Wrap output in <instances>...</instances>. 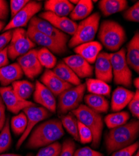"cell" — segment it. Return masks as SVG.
I'll list each match as a JSON object with an SVG mask.
<instances>
[{"instance_id":"cell-1","label":"cell","mask_w":139,"mask_h":156,"mask_svg":"<svg viewBox=\"0 0 139 156\" xmlns=\"http://www.w3.org/2000/svg\"><path fill=\"white\" fill-rule=\"evenodd\" d=\"M64 134V129L60 120L50 119L41 123L32 132L26 147L36 149L45 147L56 142Z\"/></svg>"},{"instance_id":"cell-37","label":"cell","mask_w":139,"mask_h":156,"mask_svg":"<svg viewBox=\"0 0 139 156\" xmlns=\"http://www.w3.org/2000/svg\"><path fill=\"white\" fill-rule=\"evenodd\" d=\"M78 134L79 141L82 144H87L92 142V134L90 129L81 122H78Z\"/></svg>"},{"instance_id":"cell-31","label":"cell","mask_w":139,"mask_h":156,"mask_svg":"<svg viewBox=\"0 0 139 156\" xmlns=\"http://www.w3.org/2000/svg\"><path fill=\"white\" fill-rule=\"evenodd\" d=\"M129 119V113L122 111L107 115L105 118L104 121L107 127L111 129L126 124Z\"/></svg>"},{"instance_id":"cell-13","label":"cell","mask_w":139,"mask_h":156,"mask_svg":"<svg viewBox=\"0 0 139 156\" xmlns=\"http://www.w3.org/2000/svg\"><path fill=\"white\" fill-rule=\"evenodd\" d=\"M37 49H32L17 59L23 73L32 80L42 73L43 68L37 59Z\"/></svg>"},{"instance_id":"cell-54","label":"cell","mask_w":139,"mask_h":156,"mask_svg":"<svg viewBox=\"0 0 139 156\" xmlns=\"http://www.w3.org/2000/svg\"><path fill=\"white\" fill-rule=\"evenodd\" d=\"M26 156H33V154H28Z\"/></svg>"},{"instance_id":"cell-32","label":"cell","mask_w":139,"mask_h":156,"mask_svg":"<svg viewBox=\"0 0 139 156\" xmlns=\"http://www.w3.org/2000/svg\"><path fill=\"white\" fill-rule=\"evenodd\" d=\"M37 57L43 67L47 69L54 68L57 64V59L48 49L42 48L37 51Z\"/></svg>"},{"instance_id":"cell-45","label":"cell","mask_w":139,"mask_h":156,"mask_svg":"<svg viewBox=\"0 0 139 156\" xmlns=\"http://www.w3.org/2000/svg\"><path fill=\"white\" fill-rule=\"evenodd\" d=\"M6 114H5V106L3 100L0 96V132L3 129L6 122Z\"/></svg>"},{"instance_id":"cell-46","label":"cell","mask_w":139,"mask_h":156,"mask_svg":"<svg viewBox=\"0 0 139 156\" xmlns=\"http://www.w3.org/2000/svg\"><path fill=\"white\" fill-rule=\"evenodd\" d=\"M9 64V59L8 56V49L7 47L0 52V68L7 66Z\"/></svg>"},{"instance_id":"cell-43","label":"cell","mask_w":139,"mask_h":156,"mask_svg":"<svg viewBox=\"0 0 139 156\" xmlns=\"http://www.w3.org/2000/svg\"><path fill=\"white\" fill-rule=\"evenodd\" d=\"M73 156H103V154L89 147H84L74 152Z\"/></svg>"},{"instance_id":"cell-30","label":"cell","mask_w":139,"mask_h":156,"mask_svg":"<svg viewBox=\"0 0 139 156\" xmlns=\"http://www.w3.org/2000/svg\"><path fill=\"white\" fill-rule=\"evenodd\" d=\"M11 87L15 93L24 100L29 99L34 90V85L26 80L16 81L12 83Z\"/></svg>"},{"instance_id":"cell-3","label":"cell","mask_w":139,"mask_h":156,"mask_svg":"<svg viewBox=\"0 0 139 156\" xmlns=\"http://www.w3.org/2000/svg\"><path fill=\"white\" fill-rule=\"evenodd\" d=\"M98 38L106 49L111 51L119 50L126 40V33L122 26L116 21H104L100 24Z\"/></svg>"},{"instance_id":"cell-50","label":"cell","mask_w":139,"mask_h":156,"mask_svg":"<svg viewBox=\"0 0 139 156\" xmlns=\"http://www.w3.org/2000/svg\"><path fill=\"white\" fill-rule=\"evenodd\" d=\"M6 5H8L6 1H4V0H0V6H3Z\"/></svg>"},{"instance_id":"cell-20","label":"cell","mask_w":139,"mask_h":156,"mask_svg":"<svg viewBox=\"0 0 139 156\" xmlns=\"http://www.w3.org/2000/svg\"><path fill=\"white\" fill-rule=\"evenodd\" d=\"M134 94V92L123 87L116 88L112 96V110L114 112H118L125 108L129 105Z\"/></svg>"},{"instance_id":"cell-19","label":"cell","mask_w":139,"mask_h":156,"mask_svg":"<svg viewBox=\"0 0 139 156\" xmlns=\"http://www.w3.org/2000/svg\"><path fill=\"white\" fill-rule=\"evenodd\" d=\"M40 81L55 96H59L63 91L72 87V85L61 80L50 69H46L44 71Z\"/></svg>"},{"instance_id":"cell-35","label":"cell","mask_w":139,"mask_h":156,"mask_svg":"<svg viewBox=\"0 0 139 156\" xmlns=\"http://www.w3.org/2000/svg\"><path fill=\"white\" fill-rule=\"evenodd\" d=\"M11 135L9 127V119H6L5 126L0 132V154L8 150L11 144Z\"/></svg>"},{"instance_id":"cell-36","label":"cell","mask_w":139,"mask_h":156,"mask_svg":"<svg viewBox=\"0 0 139 156\" xmlns=\"http://www.w3.org/2000/svg\"><path fill=\"white\" fill-rule=\"evenodd\" d=\"M62 145L58 142H55L41 148L36 156H59Z\"/></svg>"},{"instance_id":"cell-49","label":"cell","mask_w":139,"mask_h":156,"mask_svg":"<svg viewBox=\"0 0 139 156\" xmlns=\"http://www.w3.org/2000/svg\"><path fill=\"white\" fill-rule=\"evenodd\" d=\"M0 156H21V155L15 154H0Z\"/></svg>"},{"instance_id":"cell-17","label":"cell","mask_w":139,"mask_h":156,"mask_svg":"<svg viewBox=\"0 0 139 156\" xmlns=\"http://www.w3.org/2000/svg\"><path fill=\"white\" fill-rule=\"evenodd\" d=\"M68 66L79 78L92 77L94 68L87 61L78 55L69 56L63 59Z\"/></svg>"},{"instance_id":"cell-28","label":"cell","mask_w":139,"mask_h":156,"mask_svg":"<svg viewBox=\"0 0 139 156\" xmlns=\"http://www.w3.org/2000/svg\"><path fill=\"white\" fill-rule=\"evenodd\" d=\"M84 101L87 106L99 114L107 112L109 110V102L104 96L90 94L85 96Z\"/></svg>"},{"instance_id":"cell-23","label":"cell","mask_w":139,"mask_h":156,"mask_svg":"<svg viewBox=\"0 0 139 156\" xmlns=\"http://www.w3.org/2000/svg\"><path fill=\"white\" fill-rule=\"evenodd\" d=\"M126 61L129 66L137 73L139 72V33L137 31L127 44Z\"/></svg>"},{"instance_id":"cell-24","label":"cell","mask_w":139,"mask_h":156,"mask_svg":"<svg viewBox=\"0 0 139 156\" xmlns=\"http://www.w3.org/2000/svg\"><path fill=\"white\" fill-rule=\"evenodd\" d=\"M74 7L73 4L68 0H47L44 3V9L46 11L62 17L69 15Z\"/></svg>"},{"instance_id":"cell-25","label":"cell","mask_w":139,"mask_h":156,"mask_svg":"<svg viewBox=\"0 0 139 156\" xmlns=\"http://www.w3.org/2000/svg\"><path fill=\"white\" fill-rule=\"evenodd\" d=\"M53 72L61 80L71 85L76 86L81 84L80 78L63 61H61L56 64V66L53 68Z\"/></svg>"},{"instance_id":"cell-18","label":"cell","mask_w":139,"mask_h":156,"mask_svg":"<svg viewBox=\"0 0 139 156\" xmlns=\"http://www.w3.org/2000/svg\"><path fill=\"white\" fill-rule=\"evenodd\" d=\"M95 62V74L97 79L106 83H110L113 78V74L109 53L101 52Z\"/></svg>"},{"instance_id":"cell-4","label":"cell","mask_w":139,"mask_h":156,"mask_svg":"<svg viewBox=\"0 0 139 156\" xmlns=\"http://www.w3.org/2000/svg\"><path fill=\"white\" fill-rule=\"evenodd\" d=\"M72 113L78 121L90 129L92 134V146L94 147H98L104 127L101 115L84 105H81L77 109L73 110Z\"/></svg>"},{"instance_id":"cell-9","label":"cell","mask_w":139,"mask_h":156,"mask_svg":"<svg viewBox=\"0 0 139 156\" xmlns=\"http://www.w3.org/2000/svg\"><path fill=\"white\" fill-rule=\"evenodd\" d=\"M42 6L43 5L41 2L30 1L19 12L12 18L8 24L4 28V32L12 30V29L26 27L34 15L41 9Z\"/></svg>"},{"instance_id":"cell-40","label":"cell","mask_w":139,"mask_h":156,"mask_svg":"<svg viewBox=\"0 0 139 156\" xmlns=\"http://www.w3.org/2000/svg\"><path fill=\"white\" fill-rule=\"evenodd\" d=\"M75 149V145L74 142L71 139H66L62 145L59 156H73Z\"/></svg>"},{"instance_id":"cell-12","label":"cell","mask_w":139,"mask_h":156,"mask_svg":"<svg viewBox=\"0 0 139 156\" xmlns=\"http://www.w3.org/2000/svg\"><path fill=\"white\" fill-rule=\"evenodd\" d=\"M26 33L30 40L34 44L48 49L51 53L62 55L67 51V46L62 45L53 38L43 34L31 25H29Z\"/></svg>"},{"instance_id":"cell-27","label":"cell","mask_w":139,"mask_h":156,"mask_svg":"<svg viewBox=\"0 0 139 156\" xmlns=\"http://www.w3.org/2000/svg\"><path fill=\"white\" fill-rule=\"evenodd\" d=\"M94 5L91 0H81L74 7L70 13V17L72 21L84 20L89 17L93 10Z\"/></svg>"},{"instance_id":"cell-2","label":"cell","mask_w":139,"mask_h":156,"mask_svg":"<svg viewBox=\"0 0 139 156\" xmlns=\"http://www.w3.org/2000/svg\"><path fill=\"white\" fill-rule=\"evenodd\" d=\"M138 133L139 122L137 120H132L122 126L111 129L105 139L107 151L111 153L132 144Z\"/></svg>"},{"instance_id":"cell-7","label":"cell","mask_w":139,"mask_h":156,"mask_svg":"<svg viewBox=\"0 0 139 156\" xmlns=\"http://www.w3.org/2000/svg\"><path fill=\"white\" fill-rule=\"evenodd\" d=\"M85 84H81L66 89L58 96L57 109L60 114H65L68 112L77 109L82 101Z\"/></svg>"},{"instance_id":"cell-53","label":"cell","mask_w":139,"mask_h":156,"mask_svg":"<svg viewBox=\"0 0 139 156\" xmlns=\"http://www.w3.org/2000/svg\"><path fill=\"white\" fill-rule=\"evenodd\" d=\"M133 156H139V152H138V151H137V152H136V154L134 155Z\"/></svg>"},{"instance_id":"cell-34","label":"cell","mask_w":139,"mask_h":156,"mask_svg":"<svg viewBox=\"0 0 139 156\" xmlns=\"http://www.w3.org/2000/svg\"><path fill=\"white\" fill-rule=\"evenodd\" d=\"M28 124L27 117L23 112L15 115L11 121V129L14 134L19 136L22 135L26 129Z\"/></svg>"},{"instance_id":"cell-21","label":"cell","mask_w":139,"mask_h":156,"mask_svg":"<svg viewBox=\"0 0 139 156\" xmlns=\"http://www.w3.org/2000/svg\"><path fill=\"white\" fill-rule=\"evenodd\" d=\"M103 49V45L97 41H91L80 44L74 48L76 55L82 57L89 64L95 62Z\"/></svg>"},{"instance_id":"cell-16","label":"cell","mask_w":139,"mask_h":156,"mask_svg":"<svg viewBox=\"0 0 139 156\" xmlns=\"http://www.w3.org/2000/svg\"><path fill=\"white\" fill-rule=\"evenodd\" d=\"M39 17L48 21L62 32L72 36L74 35L78 27V24L72 20L67 17L57 16L49 11L41 12Z\"/></svg>"},{"instance_id":"cell-6","label":"cell","mask_w":139,"mask_h":156,"mask_svg":"<svg viewBox=\"0 0 139 156\" xmlns=\"http://www.w3.org/2000/svg\"><path fill=\"white\" fill-rule=\"evenodd\" d=\"M125 49L122 48L113 53H109L114 83L125 87H131L132 73L125 58Z\"/></svg>"},{"instance_id":"cell-10","label":"cell","mask_w":139,"mask_h":156,"mask_svg":"<svg viewBox=\"0 0 139 156\" xmlns=\"http://www.w3.org/2000/svg\"><path fill=\"white\" fill-rule=\"evenodd\" d=\"M23 112L26 114L28 120L27 127L24 133L19 139L16 147L19 149L23 143L26 140L31 132L33 131L34 126L40 122L44 120L50 116V112L43 107H39L36 105L29 106L23 109Z\"/></svg>"},{"instance_id":"cell-38","label":"cell","mask_w":139,"mask_h":156,"mask_svg":"<svg viewBox=\"0 0 139 156\" xmlns=\"http://www.w3.org/2000/svg\"><path fill=\"white\" fill-rule=\"evenodd\" d=\"M123 18L129 21L139 22V3L137 2L123 12Z\"/></svg>"},{"instance_id":"cell-52","label":"cell","mask_w":139,"mask_h":156,"mask_svg":"<svg viewBox=\"0 0 139 156\" xmlns=\"http://www.w3.org/2000/svg\"><path fill=\"white\" fill-rule=\"evenodd\" d=\"M72 4V3H74V4H78V3L79 2L78 0H77V1H74V0H71V1H69Z\"/></svg>"},{"instance_id":"cell-47","label":"cell","mask_w":139,"mask_h":156,"mask_svg":"<svg viewBox=\"0 0 139 156\" xmlns=\"http://www.w3.org/2000/svg\"><path fill=\"white\" fill-rule=\"evenodd\" d=\"M8 5L0 6V21L7 18L8 15Z\"/></svg>"},{"instance_id":"cell-14","label":"cell","mask_w":139,"mask_h":156,"mask_svg":"<svg viewBox=\"0 0 139 156\" xmlns=\"http://www.w3.org/2000/svg\"><path fill=\"white\" fill-rule=\"evenodd\" d=\"M30 25L32 26L43 34L53 38V40L62 45L67 46L66 44L69 40L68 35L55 28L48 21L40 17L34 16L30 20Z\"/></svg>"},{"instance_id":"cell-22","label":"cell","mask_w":139,"mask_h":156,"mask_svg":"<svg viewBox=\"0 0 139 156\" xmlns=\"http://www.w3.org/2000/svg\"><path fill=\"white\" fill-rule=\"evenodd\" d=\"M23 72L18 62L12 63L0 68V83L3 87H6L23 76Z\"/></svg>"},{"instance_id":"cell-42","label":"cell","mask_w":139,"mask_h":156,"mask_svg":"<svg viewBox=\"0 0 139 156\" xmlns=\"http://www.w3.org/2000/svg\"><path fill=\"white\" fill-rule=\"evenodd\" d=\"M29 2V0H11L10 9L11 17H14Z\"/></svg>"},{"instance_id":"cell-48","label":"cell","mask_w":139,"mask_h":156,"mask_svg":"<svg viewBox=\"0 0 139 156\" xmlns=\"http://www.w3.org/2000/svg\"><path fill=\"white\" fill-rule=\"evenodd\" d=\"M134 85L136 87L137 89H138V88H139V78L138 77H136L135 79H134Z\"/></svg>"},{"instance_id":"cell-5","label":"cell","mask_w":139,"mask_h":156,"mask_svg":"<svg viewBox=\"0 0 139 156\" xmlns=\"http://www.w3.org/2000/svg\"><path fill=\"white\" fill-rule=\"evenodd\" d=\"M100 19V14L95 12L78 24L76 31L69 41V47L74 48L92 41L99 29Z\"/></svg>"},{"instance_id":"cell-41","label":"cell","mask_w":139,"mask_h":156,"mask_svg":"<svg viewBox=\"0 0 139 156\" xmlns=\"http://www.w3.org/2000/svg\"><path fill=\"white\" fill-rule=\"evenodd\" d=\"M129 109L135 118L138 119L139 118V92L138 89H137L136 92L128 105Z\"/></svg>"},{"instance_id":"cell-29","label":"cell","mask_w":139,"mask_h":156,"mask_svg":"<svg viewBox=\"0 0 139 156\" xmlns=\"http://www.w3.org/2000/svg\"><path fill=\"white\" fill-rule=\"evenodd\" d=\"M85 86L91 94L99 95L102 96H109L111 88L107 83L97 80L87 78L86 79Z\"/></svg>"},{"instance_id":"cell-26","label":"cell","mask_w":139,"mask_h":156,"mask_svg":"<svg viewBox=\"0 0 139 156\" xmlns=\"http://www.w3.org/2000/svg\"><path fill=\"white\" fill-rule=\"evenodd\" d=\"M127 7L128 2L125 0H101L99 2V8L105 16L117 13Z\"/></svg>"},{"instance_id":"cell-39","label":"cell","mask_w":139,"mask_h":156,"mask_svg":"<svg viewBox=\"0 0 139 156\" xmlns=\"http://www.w3.org/2000/svg\"><path fill=\"white\" fill-rule=\"evenodd\" d=\"M138 142H134L132 144L120 149L113 152L112 156H133L138 149Z\"/></svg>"},{"instance_id":"cell-33","label":"cell","mask_w":139,"mask_h":156,"mask_svg":"<svg viewBox=\"0 0 139 156\" xmlns=\"http://www.w3.org/2000/svg\"><path fill=\"white\" fill-rule=\"evenodd\" d=\"M61 122L62 127H64L66 129L69 134H70L75 140L79 141L78 127V121L74 116V115L68 114L66 115L62 116Z\"/></svg>"},{"instance_id":"cell-44","label":"cell","mask_w":139,"mask_h":156,"mask_svg":"<svg viewBox=\"0 0 139 156\" xmlns=\"http://www.w3.org/2000/svg\"><path fill=\"white\" fill-rule=\"evenodd\" d=\"M12 30L5 31L0 35V52L4 50L9 43H10L12 38Z\"/></svg>"},{"instance_id":"cell-11","label":"cell","mask_w":139,"mask_h":156,"mask_svg":"<svg viewBox=\"0 0 139 156\" xmlns=\"http://www.w3.org/2000/svg\"><path fill=\"white\" fill-rule=\"evenodd\" d=\"M0 96L8 110L14 114H18L21 110L35 105L34 102L19 97L11 86L0 87Z\"/></svg>"},{"instance_id":"cell-8","label":"cell","mask_w":139,"mask_h":156,"mask_svg":"<svg viewBox=\"0 0 139 156\" xmlns=\"http://www.w3.org/2000/svg\"><path fill=\"white\" fill-rule=\"evenodd\" d=\"M36 46L28 37L24 29L16 28L12 30V34L9 46L7 47L8 56L15 60L21 56L27 53Z\"/></svg>"},{"instance_id":"cell-51","label":"cell","mask_w":139,"mask_h":156,"mask_svg":"<svg viewBox=\"0 0 139 156\" xmlns=\"http://www.w3.org/2000/svg\"><path fill=\"white\" fill-rule=\"evenodd\" d=\"M4 27H5V23L2 21H0V31L3 29Z\"/></svg>"},{"instance_id":"cell-15","label":"cell","mask_w":139,"mask_h":156,"mask_svg":"<svg viewBox=\"0 0 139 156\" xmlns=\"http://www.w3.org/2000/svg\"><path fill=\"white\" fill-rule=\"evenodd\" d=\"M33 98L36 103L40 104L49 112H55L57 109L55 96L39 81L36 82Z\"/></svg>"}]
</instances>
